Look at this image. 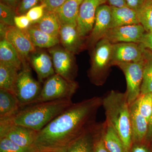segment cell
Segmentation results:
<instances>
[{
    "instance_id": "6da1fadb",
    "label": "cell",
    "mask_w": 152,
    "mask_h": 152,
    "mask_svg": "<svg viewBox=\"0 0 152 152\" xmlns=\"http://www.w3.org/2000/svg\"><path fill=\"white\" fill-rule=\"evenodd\" d=\"M102 98L94 96L73 103L38 132L33 148L35 152H66L80 136L95 124Z\"/></svg>"
},
{
    "instance_id": "7a4b0ae2",
    "label": "cell",
    "mask_w": 152,
    "mask_h": 152,
    "mask_svg": "<svg viewBox=\"0 0 152 152\" xmlns=\"http://www.w3.org/2000/svg\"><path fill=\"white\" fill-rule=\"evenodd\" d=\"M106 121L112 125L121 140L126 152L133 145L130 105L126 93L110 91L102 98Z\"/></svg>"
},
{
    "instance_id": "3957f363",
    "label": "cell",
    "mask_w": 152,
    "mask_h": 152,
    "mask_svg": "<svg viewBox=\"0 0 152 152\" xmlns=\"http://www.w3.org/2000/svg\"><path fill=\"white\" fill-rule=\"evenodd\" d=\"M73 103L72 99H62L32 104L21 109L8 119L15 124L39 132Z\"/></svg>"
},
{
    "instance_id": "277c9868",
    "label": "cell",
    "mask_w": 152,
    "mask_h": 152,
    "mask_svg": "<svg viewBox=\"0 0 152 152\" xmlns=\"http://www.w3.org/2000/svg\"><path fill=\"white\" fill-rule=\"evenodd\" d=\"M113 45L105 38L102 39L93 48L88 77L93 84L100 86L106 81L112 65Z\"/></svg>"
},
{
    "instance_id": "5b68a950",
    "label": "cell",
    "mask_w": 152,
    "mask_h": 152,
    "mask_svg": "<svg viewBox=\"0 0 152 152\" xmlns=\"http://www.w3.org/2000/svg\"><path fill=\"white\" fill-rule=\"evenodd\" d=\"M78 87V84L75 81L68 80L55 74L44 82L39 94L32 104L62 99H72Z\"/></svg>"
},
{
    "instance_id": "8992f818",
    "label": "cell",
    "mask_w": 152,
    "mask_h": 152,
    "mask_svg": "<svg viewBox=\"0 0 152 152\" xmlns=\"http://www.w3.org/2000/svg\"><path fill=\"white\" fill-rule=\"evenodd\" d=\"M41 90L39 82L34 78L29 68H23L19 72L14 94L21 109L32 104L38 97Z\"/></svg>"
},
{
    "instance_id": "52a82bcc",
    "label": "cell",
    "mask_w": 152,
    "mask_h": 152,
    "mask_svg": "<svg viewBox=\"0 0 152 152\" xmlns=\"http://www.w3.org/2000/svg\"><path fill=\"white\" fill-rule=\"evenodd\" d=\"M124 74L126 82V93L128 102L131 105L141 95L143 80V59L139 61L116 64Z\"/></svg>"
},
{
    "instance_id": "ba28073f",
    "label": "cell",
    "mask_w": 152,
    "mask_h": 152,
    "mask_svg": "<svg viewBox=\"0 0 152 152\" xmlns=\"http://www.w3.org/2000/svg\"><path fill=\"white\" fill-rule=\"evenodd\" d=\"M38 133L29 128L15 124L8 119L0 121V138H7L21 146L33 148Z\"/></svg>"
},
{
    "instance_id": "9c48e42d",
    "label": "cell",
    "mask_w": 152,
    "mask_h": 152,
    "mask_svg": "<svg viewBox=\"0 0 152 152\" xmlns=\"http://www.w3.org/2000/svg\"><path fill=\"white\" fill-rule=\"evenodd\" d=\"M55 73L69 81H75L77 66L73 54L62 47L56 46L49 49Z\"/></svg>"
},
{
    "instance_id": "30bf717a",
    "label": "cell",
    "mask_w": 152,
    "mask_h": 152,
    "mask_svg": "<svg viewBox=\"0 0 152 152\" xmlns=\"http://www.w3.org/2000/svg\"><path fill=\"white\" fill-rule=\"evenodd\" d=\"M3 38H5L18 52L23 60V68H29L26 60L29 59L30 54L36 51V48L25 31L18 28L15 26H7L2 39Z\"/></svg>"
},
{
    "instance_id": "8fae6325",
    "label": "cell",
    "mask_w": 152,
    "mask_h": 152,
    "mask_svg": "<svg viewBox=\"0 0 152 152\" xmlns=\"http://www.w3.org/2000/svg\"><path fill=\"white\" fill-rule=\"evenodd\" d=\"M107 0H83L80 6L77 20V28L82 38L88 36L94 23L96 11L99 6Z\"/></svg>"
},
{
    "instance_id": "7c38bea8",
    "label": "cell",
    "mask_w": 152,
    "mask_h": 152,
    "mask_svg": "<svg viewBox=\"0 0 152 152\" xmlns=\"http://www.w3.org/2000/svg\"><path fill=\"white\" fill-rule=\"evenodd\" d=\"M111 19L110 6L104 4L98 7L92 29L88 37L87 44L88 47L94 48L99 41L104 37L110 29Z\"/></svg>"
},
{
    "instance_id": "4fadbf2b",
    "label": "cell",
    "mask_w": 152,
    "mask_h": 152,
    "mask_svg": "<svg viewBox=\"0 0 152 152\" xmlns=\"http://www.w3.org/2000/svg\"><path fill=\"white\" fill-rule=\"evenodd\" d=\"M145 32L140 24L127 25L110 29L104 38L113 44L123 42L140 44Z\"/></svg>"
},
{
    "instance_id": "5bb4252c",
    "label": "cell",
    "mask_w": 152,
    "mask_h": 152,
    "mask_svg": "<svg viewBox=\"0 0 152 152\" xmlns=\"http://www.w3.org/2000/svg\"><path fill=\"white\" fill-rule=\"evenodd\" d=\"M144 48L139 44L118 43L113 44L112 65L139 61L143 59Z\"/></svg>"
},
{
    "instance_id": "9a60e30c",
    "label": "cell",
    "mask_w": 152,
    "mask_h": 152,
    "mask_svg": "<svg viewBox=\"0 0 152 152\" xmlns=\"http://www.w3.org/2000/svg\"><path fill=\"white\" fill-rule=\"evenodd\" d=\"M59 38L63 48L73 54L83 48V38L78 31L77 24H61Z\"/></svg>"
},
{
    "instance_id": "2e32d148",
    "label": "cell",
    "mask_w": 152,
    "mask_h": 152,
    "mask_svg": "<svg viewBox=\"0 0 152 152\" xmlns=\"http://www.w3.org/2000/svg\"><path fill=\"white\" fill-rule=\"evenodd\" d=\"M29 60L39 82H43L56 74L51 57L46 52H34L31 54Z\"/></svg>"
},
{
    "instance_id": "e0dca14e",
    "label": "cell",
    "mask_w": 152,
    "mask_h": 152,
    "mask_svg": "<svg viewBox=\"0 0 152 152\" xmlns=\"http://www.w3.org/2000/svg\"><path fill=\"white\" fill-rule=\"evenodd\" d=\"M130 111L133 144L145 143L148 122L139 113L137 101L131 105Z\"/></svg>"
},
{
    "instance_id": "ac0fdd59",
    "label": "cell",
    "mask_w": 152,
    "mask_h": 152,
    "mask_svg": "<svg viewBox=\"0 0 152 152\" xmlns=\"http://www.w3.org/2000/svg\"><path fill=\"white\" fill-rule=\"evenodd\" d=\"M100 126V124L95 123L70 146L66 152H94L96 136Z\"/></svg>"
},
{
    "instance_id": "d6986e66",
    "label": "cell",
    "mask_w": 152,
    "mask_h": 152,
    "mask_svg": "<svg viewBox=\"0 0 152 152\" xmlns=\"http://www.w3.org/2000/svg\"><path fill=\"white\" fill-rule=\"evenodd\" d=\"M112 19L110 29L140 23L137 13L128 6L116 7H111Z\"/></svg>"
},
{
    "instance_id": "ffe728a7",
    "label": "cell",
    "mask_w": 152,
    "mask_h": 152,
    "mask_svg": "<svg viewBox=\"0 0 152 152\" xmlns=\"http://www.w3.org/2000/svg\"><path fill=\"white\" fill-rule=\"evenodd\" d=\"M21 109L14 94L0 89V121L13 117Z\"/></svg>"
},
{
    "instance_id": "44dd1931",
    "label": "cell",
    "mask_w": 152,
    "mask_h": 152,
    "mask_svg": "<svg viewBox=\"0 0 152 152\" xmlns=\"http://www.w3.org/2000/svg\"><path fill=\"white\" fill-rule=\"evenodd\" d=\"M24 31L35 48L50 49L60 43L59 38L44 32L34 25Z\"/></svg>"
},
{
    "instance_id": "7402d4cb",
    "label": "cell",
    "mask_w": 152,
    "mask_h": 152,
    "mask_svg": "<svg viewBox=\"0 0 152 152\" xmlns=\"http://www.w3.org/2000/svg\"><path fill=\"white\" fill-rule=\"evenodd\" d=\"M0 63L13 66L22 70L23 66V60L13 46L3 38L0 42Z\"/></svg>"
},
{
    "instance_id": "603a6c76",
    "label": "cell",
    "mask_w": 152,
    "mask_h": 152,
    "mask_svg": "<svg viewBox=\"0 0 152 152\" xmlns=\"http://www.w3.org/2000/svg\"><path fill=\"white\" fill-rule=\"evenodd\" d=\"M32 25L48 34L56 37H59L61 23L55 12L45 11L42 18Z\"/></svg>"
},
{
    "instance_id": "cb8c5ba5",
    "label": "cell",
    "mask_w": 152,
    "mask_h": 152,
    "mask_svg": "<svg viewBox=\"0 0 152 152\" xmlns=\"http://www.w3.org/2000/svg\"><path fill=\"white\" fill-rule=\"evenodd\" d=\"M80 4L76 0H66L55 12L61 24H77Z\"/></svg>"
},
{
    "instance_id": "d4e9b609",
    "label": "cell",
    "mask_w": 152,
    "mask_h": 152,
    "mask_svg": "<svg viewBox=\"0 0 152 152\" xmlns=\"http://www.w3.org/2000/svg\"><path fill=\"white\" fill-rule=\"evenodd\" d=\"M103 139L109 152H126L116 131L107 122L104 123Z\"/></svg>"
},
{
    "instance_id": "484cf974",
    "label": "cell",
    "mask_w": 152,
    "mask_h": 152,
    "mask_svg": "<svg viewBox=\"0 0 152 152\" xmlns=\"http://www.w3.org/2000/svg\"><path fill=\"white\" fill-rule=\"evenodd\" d=\"M20 71L13 66L0 63V89L14 94L15 86Z\"/></svg>"
},
{
    "instance_id": "4316f807",
    "label": "cell",
    "mask_w": 152,
    "mask_h": 152,
    "mask_svg": "<svg viewBox=\"0 0 152 152\" xmlns=\"http://www.w3.org/2000/svg\"><path fill=\"white\" fill-rule=\"evenodd\" d=\"M143 80L141 94L152 93V53L144 48Z\"/></svg>"
},
{
    "instance_id": "83f0119b",
    "label": "cell",
    "mask_w": 152,
    "mask_h": 152,
    "mask_svg": "<svg viewBox=\"0 0 152 152\" xmlns=\"http://www.w3.org/2000/svg\"><path fill=\"white\" fill-rule=\"evenodd\" d=\"M137 13L140 23L146 31L152 30V0H145Z\"/></svg>"
},
{
    "instance_id": "f1b7e54d",
    "label": "cell",
    "mask_w": 152,
    "mask_h": 152,
    "mask_svg": "<svg viewBox=\"0 0 152 152\" xmlns=\"http://www.w3.org/2000/svg\"><path fill=\"white\" fill-rule=\"evenodd\" d=\"M136 101L139 113L149 122L152 112V93L141 94Z\"/></svg>"
},
{
    "instance_id": "f546056e",
    "label": "cell",
    "mask_w": 152,
    "mask_h": 152,
    "mask_svg": "<svg viewBox=\"0 0 152 152\" xmlns=\"http://www.w3.org/2000/svg\"><path fill=\"white\" fill-rule=\"evenodd\" d=\"M16 12L14 9L4 3H0V20L1 23L8 26H15V17Z\"/></svg>"
},
{
    "instance_id": "4dcf8cb0",
    "label": "cell",
    "mask_w": 152,
    "mask_h": 152,
    "mask_svg": "<svg viewBox=\"0 0 152 152\" xmlns=\"http://www.w3.org/2000/svg\"><path fill=\"white\" fill-rule=\"evenodd\" d=\"M0 152H35L33 148H26L15 143L6 137L0 138Z\"/></svg>"
},
{
    "instance_id": "1f68e13d",
    "label": "cell",
    "mask_w": 152,
    "mask_h": 152,
    "mask_svg": "<svg viewBox=\"0 0 152 152\" xmlns=\"http://www.w3.org/2000/svg\"><path fill=\"white\" fill-rule=\"evenodd\" d=\"M45 11L46 6L45 4L42 3L41 4L38 5L31 9L26 15L33 24L37 23L42 18Z\"/></svg>"
},
{
    "instance_id": "d6a6232c",
    "label": "cell",
    "mask_w": 152,
    "mask_h": 152,
    "mask_svg": "<svg viewBox=\"0 0 152 152\" xmlns=\"http://www.w3.org/2000/svg\"><path fill=\"white\" fill-rule=\"evenodd\" d=\"M39 2H42V0H21L16 12L18 15H26L31 9L38 5Z\"/></svg>"
},
{
    "instance_id": "836d02e7",
    "label": "cell",
    "mask_w": 152,
    "mask_h": 152,
    "mask_svg": "<svg viewBox=\"0 0 152 152\" xmlns=\"http://www.w3.org/2000/svg\"><path fill=\"white\" fill-rule=\"evenodd\" d=\"M104 123L101 124L100 126L95 140L94 152H109L105 145L103 139Z\"/></svg>"
},
{
    "instance_id": "e575fe53",
    "label": "cell",
    "mask_w": 152,
    "mask_h": 152,
    "mask_svg": "<svg viewBox=\"0 0 152 152\" xmlns=\"http://www.w3.org/2000/svg\"><path fill=\"white\" fill-rule=\"evenodd\" d=\"M15 26L22 30H25L29 27L31 25V22L26 15H17L15 17Z\"/></svg>"
},
{
    "instance_id": "d590c367",
    "label": "cell",
    "mask_w": 152,
    "mask_h": 152,
    "mask_svg": "<svg viewBox=\"0 0 152 152\" xmlns=\"http://www.w3.org/2000/svg\"><path fill=\"white\" fill-rule=\"evenodd\" d=\"M66 0H45L42 3L46 6V11L55 12L59 8Z\"/></svg>"
},
{
    "instance_id": "8d00e7d4",
    "label": "cell",
    "mask_w": 152,
    "mask_h": 152,
    "mask_svg": "<svg viewBox=\"0 0 152 152\" xmlns=\"http://www.w3.org/2000/svg\"><path fill=\"white\" fill-rule=\"evenodd\" d=\"M139 44L144 48L152 53V30L145 32L141 42Z\"/></svg>"
},
{
    "instance_id": "74e56055",
    "label": "cell",
    "mask_w": 152,
    "mask_h": 152,
    "mask_svg": "<svg viewBox=\"0 0 152 152\" xmlns=\"http://www.w3.org/2000/svg\"><path fill=\"white\" fill-rule=\"evenodd\" d=\"M130 152H152V151L145 143H134L133 144Z\"/></svg>"
},
{
    "instance_id": "f35d334b",
    "label": "cell",
    "mask_w": 152,
    "mask_h": 152,
    "mask_svg": "<svg viewBox=\"0 0 152 152\" xmlns=\"http://www.w3.org/2000/svg\"><path fill=\"white\" fill-rule=\"evenodd\" d=\"M145 0H126L127 5L136 11H138L143 4Z\"/></svg>"
},
{
    "instance_id": "ab89813d",
    "label": "cell",
    "mask_w": 152,
    "mask_h": 152,
    "mask_svg": "<svg viewBox=\"0 0 152 152\" xmlns=\"http://www.w3.org/2000/svg\"><path fill=\"white\" fill-rule=\"evenodd\" d=\"M107 1L111 7H122L128 6L126 0H107Z\"/></svg>"
},
{
    "instance_id": "60d3db41",
    "label": "cell",
    "mask_w": 152,
    "mask_h": 152,
    "mask_svg": "<svg viewBox=\"0 0 152 152\" xmlns=\"http://www.w3.org/2000/svg\"><path fill=\"white\" fill-rule=\"evenodd\" d=\"M152 140V112L151 116L150 117L148 122V134H147L145 142H151Z\"/></svg>"
},
{
    "instance_id": "b9f144b4",
    "label": "cell",
    "mask_w": 152,
    "mask_h": 152,
    "mask_svg": "<svg viewBox=\"0 0 152 152\" xmlns=\"http://www.w3.org/2000/svg\"><path fill=\"white\" fill-rule=\"evenodd\" d=\"M2 2L4 3L11 7L12 8L16 11L19 4L20 0H1Z\"/></svg>"
},
{
    "instance_id": "7bdbcfd3",
    "label": "cell",
    "mask_w": 152,
    "mask_h": 152,
    "mask_svg": "<svg viewBox=\"0 0 152 152\" xmlns=\"http://www.w3.org/2000/svg\"><path fill=\"white\" fill-rule=\"evenodd\" d=\"M76 1H77L79 3L80 5L81 4V3L83 2V0H76Z\"/></svg>"
},
{
    "instance_id": "ee69618b",
    "label": "cell",
    "mask_w": 152,
    "mask_h": 152,
    "mask_svg": "<svg viewBox=\"0 0 152 152\" xmlns=\"http://www.w3.org/2000/svg\"><path fill=\"white\" fill-rule=\"evenodd\" d=\"M150 143H151V148L152 150V140H151V142H150Z\"/></svg>"
},
{
    "instance_id": "f6af8a7d",
    "label": "cell",
    "mask_w": 152,
    "mask_h": 152,
    "mask_svg": "<svg viewBox=\"0 0 152 152\" xmlns=\"http://www.w3.org/2000/svg\"><path fill=\"white\" fill-rule=\"evenodd\" d=\"M44 1H45V0H42V3Z\"/></svg>"
},
{
    "instance_id": "bcb514c9",
    "label": "cell",
    "mask_w": 152,
    "mask_h": 152,
    "mask_svg": "<svg viewBox=\"0 0 152 152\" xmlns=\"http://www.w3.org/2000/svg\"><path fill=\"white\" fill-rule=\"evenodd\" d=\"M53 152V151H48V152Z\"/></svg>"
}]
</instances>
